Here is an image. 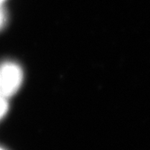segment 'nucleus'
I'll use <instances>...</instances> for the list:
<instances>
[{"instance_id":"nucleus-1","label":"nucleus","mask_w":150,"mask_h":150,"mask_svg":"<svg viewBox=\"0 0 150 150\" xmlns=\"http://www.w3.org/2000/svg\"><path fill=\"white\" fill-rule=\"evenodd\" d=\"M23 81L21 68L13 62H6L0 68V93L3 97L13 96L20 88Z\"/></svg>"},{"instance_id":"nucleus-2","label":"nucleus","mask_w":150,"mask_h":150,"mask_svg":"<svg viewBox=\"0 0 150 150\" xmlns=\"http://www.w3.org/2000/svg\"><path fill=\"white\" fill-rule=\"evenodd\" d=\"M8 111V103L6 98L0 95V119H1Z\"/></svg>"},{"instance_id":"nucleus-3","label":"nucleus","mask_w":150,"mask_h":150,"mask_svg":"<svg viewBox=\"0 0 150 150\" xmlns=\"http://www.w3.org/2000/svg\"><path fill=\"white\" fill-rule=\"evenodd\" d=\"M4 23H5V14H4V11L1 7V5H0V28L2 27Z\"/></svg>"},{"instance_id":"nucleus-4","label":"nucleus","mask_w":150,"mask_h":150,"mask_svg":"<svg viewBox=\"0 0 150 150\" xmlns=\"http://www.w3.org/2000/svg\"><path fill=\"white\" fill-rule=\"evenodd\" d=\"M4 1V0H0V5H1L2 4V2Z\"/></svg>"},{"instance_id":"nucleus-5","label":"nucleus","mask_w":150,"mask_h":150,"mask_svg":"<svg viewBox=\"0 0 150 150\" xmlns=\"http://www.w3.org/2000/svg\"><path fill=\"white\" fill-rule=\"evenodd\" d=\"M0 150H4L3 148H1V147H0Z\"/></svg>"},{"instance_id":"nucleus-6","label":"nucleus","mask_w":150,"mask_h":150,"mask_svg":"<svg viewBox=\"0 0 150 150\" xmlns=\"http://www.w3.org/2000/svg\"><path fill=\"white\" fill-rule=\"evenodd\" d=\"M0 90H1V86H0ZM0 95H1V93H0Z\"/></svg>"}]
</instances>
